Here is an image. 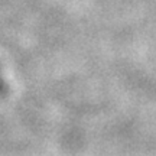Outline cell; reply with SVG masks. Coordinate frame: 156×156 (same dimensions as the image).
<instances>
[]
</instances>
